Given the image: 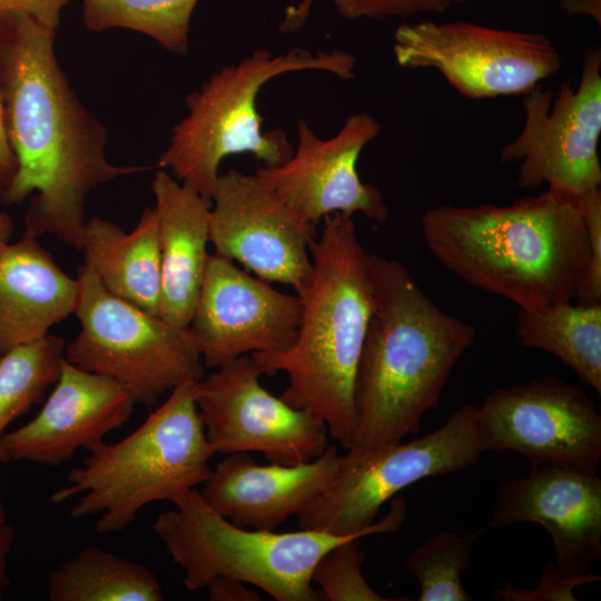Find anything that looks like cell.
Returning <instances> with one entry per match:
<instances>
[{"label":"cell","mask_w":601,"mask_h":601,"mask_svg":"<svg viewBox=\"0 0 601 601\" xmlns=\"http://www.w3.org/2000/svg\"><path fill=\"white\" fill-rule=\"evenodd\" d=\"M370 258L374 308L354 382L347 462L366 461L417 433L476 336L471 324L435 305L403 264Z\"/></svg>","instance_id":"cell-2"},{"label":"cell","mask_w":601,"mask_h":601,"mask_svg":"<svg viewBox=\"0 0 601 601\" xmlns=\"http://www.w3.org/2000/svg\"><path fill=\"white\" fill-rule=\"evenodd\" d=\"M161 512L152 524L173 561L184 571L187 590L206 589L217 579L240 581L277 601H317L312 575L319 559L354 538L397 531L406 519L402 496L388 513L368 528L349 534L300 529L275 532L238 526L213 510L199 491L190 490Z\"/></svg>","instance_id":"cell-6"},{"label":"cell","mask_w":601,"mask_h":601,"mask_svg":"<svg viewBox=\"0 0 601 601\" xmlns=\"http://www.w3.org/2000/svg\"><path fill=\"white\" fill-rule=\"evenodd\" d=\"M485 453L477 406L452 411L436 430L388 446L363 462H347L333 483L300 514V529L334 534L362 531L381 506L407 486L474 465Z\"/></svg>","instance_id":"cell-9"},{"label":"cell","mask_w":601,"mask_h":601,"mask_svg":"<svg viewBox=\"0 0 601 601\" xmlns=\"http://www.w3.org/2000/svg\"><path fill=\"white\" fill-rule=\"evenodd\" d=\"M198 0H82L85 26L92 31L125 28L144 33L164 49L184 55Z\"/></svg>","instance_id":"cell-26"},{"label":"cell","mask_w":601,"mask_h":601,"mask_svg":"<svg viewBox=\"0 0 601 601\" xmlns=\"http://www.w3.org/2000/svg\"><path fill=\"white\" fill-rule=\"evenodd\" d=\"M198 382L176 386L167 400L130 434L116 443L101 441L70 470L68 485L50 501L60 504L78 496L72 519L95 516L98 534L129 528L142 508L174 503L211 474L216 454L196 404Z\"/></svg>","instance_id":"cell-5"},{"label":"cell","mask_w":601,"mask_h":601,"mask_svg":"<svg viewBox=\"0 0 601 601\" xmlns=\"http://www.w3.org/2000/svg\"><path fill=\"white\" fill-rule=\"evenodd\" d=\"M158 220L161 287L158 317L187 327L198 299L209 254L211 199L158 170L151 184Z\"/></svg>","instance_id":"cell-20"},{"label":"cell","mask_w":601,"mask_h":601,"mask_svg":"<svg viewBox=\"0 0 601 601\" xmlns=\"http://www.w3.org/2000/svg\"><path fill=\"white\" fill-rule=\"evenodd\" d=\"M14 230V225L11 216L0 210V260L10 245V239Z\"/></svg>","instance_id":"cell-37"},{"label":"cell","mask_w":601,"mask_h":601,"mask_svg":"<svg viewBox=\"0 0 601 601\" xmlns=\"http://www.w3.org/2000/svg\"><path fill=\"white\" fill-rule=\"evenodd\" d=\"M311 242L313 277L299 296L302 317L294 344L283 352L252 353L263 374L284 372L280 398L324 422L343 447L354 434L353 392L374 308L370 253L358 240L353 216L332 214Z\"/></svg>","instance_id":"cell-4"},{"label":"cell","mask_w":601,"mask_h":601,"mask_svg":"<svg viewBox=\"0 0 601 601\" xmlns=\"http://www.w3.org/2000/svg\"><path fill=\"white\" fill-rule=\"evenodd\" d=\"M594 573H565L556 564L543 566L538 585L522 589L505 582L501 589H494L492 597L503 601H575L574 590L581 585L600 581Z\"/></svg>","instance_id":"cell-30"},{"label":"cell","mask_w":601,"mask_h":601,"mask_svg":"<svg viewBox=\"0 0 601 601\" xmlns=\"http://www.w3.org/2000/svg\"><path fill=\"white\" fill-rule=\"evenodd\" d=\"M432 255L522 309L574 300L590 255L577 197L549 188L508 206L440 205L421 218Z\"/></svg>","instance_id":"cell-3"},{"label":"cell","mask_w":601,"mask_h":601,"mask_svg":"<svg viewBox=\"0 0 601 601\" xmlns=\"http://www.w3.org/2000/svg\"><path fill=\"white\" fill-rule=\"evenodd\" d=\"M345 19L382 20L405 18L418 13H441L472 0H329ZM313 0H303L292 8L283 22L284 30L298 28L308 16Z\"/></svg>","instance_id":"cell-29"},{"label":"cell","mask_w":601,"mask_h":601,"mask_svg":"<svg viewBox=\"0 0 601 601\" xmlns=\"http://www.w3.org/2000/svg\"><path fill=\"white\" fill-rule=\"evenodd\" d=\"M524 125L499 158L520 162L515 187L546 184L578 197L601 185V50L584 51L580 79H566L556 92L541 85L523 95Z\"/></svg>","instance_id":"cell-11"},{"label":"cell","mask_w":601,"mask_h":601,"mask_svg":"<svg viewBox=\"0 0 601 601\" xmlns=\"http://www.w3.org/2000/svg\"><path fill=\"white\" fill-rule=\"evenodd\" d=\"M82 266L115 296L158 316L161 267L158 220L154 208L142 211L129 234L98 217L86 221Z\"/></svg>","instance_id":"cell-22"},{"label":"cell","mask_w":601,"mask_h":601,"mask_svg":"<svg viewBox=\"0 0 601 601\" xmlns=\"http://www.w3.org/2000/svg\"><path fill=\"white\" fill-rule=\"evenodd\" d=\"M520 522L546 530L563 572H589L601 558V477L558 465H532L524 477L500 484L485 528Z\"/></svg>","instance_id":"cell-17"},{"label":"cell","mask_w":601,"mask_h":601,"mask_svg":"<svg viewBox=\"0 0 601 601\" xmlns=\"http://www.w3.org/2000/svg\"><path fill=\"white\" fill-rule=\"evenodd\" d=\"M70 0H0V19L10 14H24L38 23L57 30L62 9Z\"/></svg>","instance_id":"cell-32"},{"label":"cell","mask_w":601,"mask_h":601,"mask_svg":"<svg viewBox=\"0 0 601 601\" xmlns=\"http://www.w3.org/2000/svg\"><path fill=\"white\" fill-rule=\"evenodd\" d=\"M393 52L401 67L435 69L474 100L525 95L562 66L543 33L467 21L403 23L395 30Z\"/></svg>","instance_id":"cell-10"},{"label":"cell","mask_w":601,"mask_h":601,"mask_svg":"<svg viewBox=\"0 0 601 601\" xmlns=\"http://www.w3.org/2000/svg\"><path fill=\"white\" fill-rule=\"evenodd\" d=\"M514 336L524 347L554 355L601 394V304L571 300L519 308Z\"/></svg>","instance_id":"cell-23"},{"label":"cell","mask_w":601,"mask_h":601,"mask_svg":"<svg viewBox=\"0 0 601 601\" xmlns=\"http://www.w3.org/2000/svg\"><path fill=\"white\" fill-rule=\"evenodd\" d=\"M588 231V268L574 302L601 304V191L600 187L577 197Z\"/></svg>","instance_id":"cell-31"},{"label":"cell","mask_w":601,"mask_h":601,"mask_svg":"<svg viewBox=\"0 0 601 601\" xmlns=\"http://www.w3.org/2000/svg\"><path fill=\"white\" fill-rule=\"evenodd\" d=\"M37 238L24 231L0 260V356L49 334L78 303V278L67 275Z\"/></svg>","instance_id":"cell-21"},{"label":"cell","mask_w":601,"mask_h":601,"mask_svg":"<svg viewBox=\"0 0 601 601\" xmlns=\"http://www.w3.org/2000/svg\"><path fill=\"white\" fill-rule=\"evenodd\" d=\"M361 539L345 541L325 553L314 568L312 580L329 601H391L377 593L362 573L365 552Z\"/></svg>","instance_id":"cell-28"},{"label":"cell","mask_w":601,"mask_h":601,"mask_svg":"<svg viewBox=\"0 0 601 601\" xmlns=\"http://www.w3.org/2000/svg\"><path fill=\"white\" fill-rule=\"evenodd\" d=\"M136 401L114 378L82 370L63 358L53 390L38 414L6 432L10 460L61 466L75 453L104 441L131 417Z\"/></svg>","instance_id":"cell-18"},{"label":"cell","mask_w":601,"mask_h":601,"mask_svg":"<svg viewBox=\"0 0 601 601\" xmlns=\"http://www.w3.org/2000/svg\"><path fill=\"white\" fill-rule=\"evenodd\" d=\"M355 66V57L342 50L312 53L294 48L278 56L267 49L254 50L187 96L188 114L174 127L157 166L170 168L177 180L211 199L219 165L230 155L249 152L267 167L283 165L294 149L283 130L262 131L264 118L257 110L262 87L277 76L302 70L351 79Z\"/></svg>","instance_id":"cell-7"},{"label":"cell","mask_w":601,"mask_h":601,"mask_svg":"<svg viewBox=\"0 0 601 601\" xmlns=\"http://www.w3.org/2000/svg\"><path fill=\"white\" fill-rule=\"evenodd\" d=\"M262 374L247 354L197 383V408L215 452H259L286 465L323 454L329 435L324 422L270 394L259 382Z\"/></svg>","instance_id":"cell-13"},{"label":"cell","mask_w":601,"mask_h":601,"mask_svg":"<svg viewBox=\"0 0 601 601\" xmlns=\"http://www.w3.org/2000/svg\"><path fill=\"white\" fill-rule=\"evenodd\" d=\"M65 347L62 337L49 333L0 356V464L11 461L2 445L6 430L46 400L60 376Z\"/></svg>","instance_id":"cell-25"},{"label":"cell","mask_w":601,"mask_h":601,"mask_svg":"<svg viewBox=\"0 0 601 601\" xmlns=\"http://www.w3.org/2000/svg\"><path fill=\"white\" fill-rule=\"evenodd\" d=\"M240 581L217 579L207 585L211 601H256L260 600L258 592Z\"/></svg>","instance_id":"cell-33"},{"label":"cell","mask_w":601,"mask_h":601,"mask_svg":"<svg viewBox=\"0 0 601 601\" xmlns=\"http://www.w3.org/2000/svg\"><path fill=\"white\" fill-rule=\"evenodd\" d=\"M50 601H161L157 575L147 566L86 546L60 563L47 579Z\"/></svg>","instance_id":"cell-24"},{"label":"cell","mask_w":601,"mask_h":601,"mask_svg":"<svg viewBox=\"0 0 601 601\" xmlns=\"http://www.w3.org/2000/svg\"><path fill=\"white\" fill-rule=\"evenodd\" d=\"M300 317L296 294L275 289L215 253L209 255L189 328L204 365L217 368L243 355L288 349Z\"/></svg>","instance_id":"cell-16"},{"label":"cell","mask_w":601,"mask_h":601,"mask_svg":"<svg viewBox=\"0 0 601 601\" xmlns=\"http://www.w3.org/2000/svg\"><path fill=\"white\" fill-rule=\"evenodd\" d=\"M6 523H8V521H7V510H6L2 496L0 494V526L4 525Z\"/></svg>","instance_id":"cell-38"},{"label":"cell","mask_w":601,"mask_h":601,"mask_svg":"<svg viewBox=\"0 0 601 601\" xmlns=\"http://www.w3.org/2000/svg\"><path fill=\"white\" fill-rule=\"evenodd\" d=\"M560 7L568 14H589L600 26V0H560Z\"/></svg>","instance_id":"cell-36"},{"label":"cell","mask_w":601,"mask_h":601,"mask_svg":"<svg viewBox=\"0 0 601 601\" xmlns=\"http://www.w3.org/2000/svg\"><path fill=\"white\" fill-rule=\"evenodd\" d=\"M481 531L441 532L424 541L406 558L420 587L418 601H471L462 583Z\"/></svg>","instance_id":"cell-27"},{"label":"cell","mask_w":601,"mask_h":601,"mask_svg":"<svg viewBox=\"0 0 601 601\" xmlns=\"http://www.w3.org/2000/svg\"><path fill=\"white\" fill-rule=\"evenodd\" d=\"M381 130L367 112L349 116L328 139L317 137L304 119L297 122V146L280 166L259 168L257 178L302 221L317 226L327 215L362 214L384 223L390 209L383 194L363 183L357 160Z\"/></svg>","instance_id":"cell-15"},{"label":"cell","mask_w":601,"mask_h":601,"mask_svg":"<svg viewBox=\"0 0 601 601\" xmlns=\"http://www.w3.org/2000/svg\"><path fill=\"white\" fill-rule=\"evenodd\" d=\"M77 278L73 315L81 328L66 344V361L114 378L148 408L179 384L203 380L204 363L189 326L171 325L115 296L83 266Z\"/></svg>","instance_id":"cell-8"},{"label":"cell","mask_w":601,"mask_h":601,"mask_svg":"<svg viewBox=\"0 0 601 601\" xmlns=\"http://www.w3.org/2000/svg\"><path fill=\"white\" fill-rule=\"evenodd\" d=\"M485 452H515L531 465L598 473L601 414L579 386L543 375L492 391L477 407Z\"/></svg>","instance_id":"cell-12"},{"label":"cell","mask_w":601,"mask_h":601,"mask_svg":"<svg viewBox=\"0 0 601 601\" xmlns=\"http://www.w3.org/2000/svg\"><path fill=\"white\" fill-rule=\"evenodd\" d=\"M55 36L24 14L0 19V105L18 161L1 205L20 204L36 193L24 231L49 234L80 250L88 194L146 167L108 161L107 130L59 66Z\"/></svg>","instance_id":"cell-1"},{"label":"cell","mask_w":601,"mask_h":601,"mask_svg":"<svg viewBox=\"0 0 601 601\" xmlns=\"http://www.w3.org/2000/svg\"><path fill=\"white\" fill-rule=\"evenodd\" d=\"M16 535V528L12 524L6 523L0 526V600L4 597L10 585L8 563Z\"/></svg>","instance_id":"cell-35"},{"label":"cell","mask_w":601,"mask_h":601,"mask_svg":"<svg viewBox=\"0 0 601 601\" xmlns=\"http://www.w3.org/2000/svg\"><path fill=\"white\" fill-rule=\"evenodd\" d=\"M18 169V161L9 144L3 126L0 105V205L3 195L10 188Z\"/></svg>","instance_id":"cell-34"},{"label":"cell","mask_w":601,"mask_h":601,"mask_svg":"<svg viewBox=\"0 0 601 601\" xmlns=\"http://www.w3.org/2000/svg\"><path fill=\"white\" fill-rule=\"evenodd\" d=\"M315 234L316 226L302 221L256 175H219L209 213L216 254L263 280L290 286L299 297L313 277Z\"/></svg>","instance_id":"cell-14"},{"label":"cell","mask_w":601,"mask_h":601,"mask_svg":"<svg viewBox=\"0 0 601 601\" xmlns=\"http://www.w3.org/2000/svg\"><path fill=\"white\" fill-rule=\"evenodd\" d=\"M344 461L338 449L329 445L314 460L290 465H260L248 452L231 453L216 464L199 493L231 523L275 531L333 483Z\"/></svg>","instance_id":"cell-19"}]
</instances>
